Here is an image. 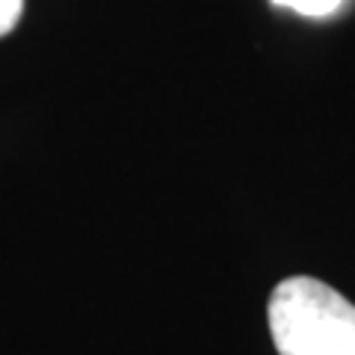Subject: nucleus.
Returning <instances> with one entry per match:
<instances>
[{"mask_svg":"<svg viewBox=\"0 0 355 355\" xmlns=\"http://www.w3.org/2000/svg\"><path fill=\"white\" fill-rule=\"evenodd\" d=\"M266 314L279 355H355V305L323 282H282Z\"/></svg>","mask_w":355,"mask_h":355,"instance_id":"f257e3e1","label":"nucleus"},{"mask_svg":"<svg viewBox=\"0 0 355 355\" xmlns=\"http://www.w3.org/2000/svg\"><path fill=\"white\" fill-rule=\"evenodd\" d=\"M272 3L282 9H293V12L308 15V18H326L335 12L343 0H272Z\"/></svg>","mask_w":355,"mask_h":355,"instance_id":"f03ea898","label":"nucleus"},{"mask_svg":"<svg viewBox=\"0 0 355 355\" xmlns=\"http://www.w3.org/2000/svg\"><path fill=\"white\" fill-rule=\"evenodd\" d=\"M21 12H24V0H0V36L15 30Z\"/></svg>","mask_w":355,"mask_h":355,"instance_id":"7ed1b4c3","label":"nucleus"}]
</instances>
